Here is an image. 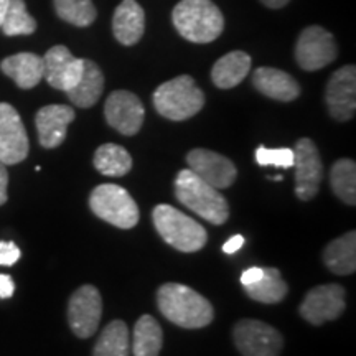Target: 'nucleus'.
I'll return each instance as SVG.
<instances>
[{"mask_svg": "<svg viewBox=\"0 0 356 356\" xmlns=\"http://www.w3.org/2000/svg\"><path fill=\"white\" fill-rule=\"evenodd\" d=\"M157 305L163 317L181 328H204L215 318L210 300L184 284H163L157 291Z\"/></svg>", "mask_w": 356, "mask_h": 356, "instance_id": "1", "label": "nucleus"}, {"mask_svg": "<svg viewBox=\"0 0 356 356\" xmlns=\"http://www.w3.org/2000/svg\"><path fill=\"white\" fill-rule=\"evenodd\" d=\"M172 22L191 43H211L225 30V17L211 0H181L173 8Z\"/></svg>", "mask_w": 356, "mask_h": 356, "instance_id": "2", "label": "nucleus"}, {"mask_svg": "<svg viewBox=\"0 0 356 356\" xmlns=\"http://www.w3.org/2000/svg\"><path fill=\"white\" fill-rule=\"evenodd\" d=\"M175 197L195 215L202 216L211 225H225L229 218L226 198L215 186L208 185L190 168L180 170L175 178Z\"/></svg>", "mask_w": 356, "mask_h": 356, "instance_id": "3", "label": "nucleus"}, {"mask_svg": "<svg viewBox=\"0 0 356 356\" xmlns=\"http://www.w3.org/2000/svg\"><path fill=\"white\" fill-rule=\"evenodd\" d=\"M157 113L168 121H186L197 115L204 106V95L188 74H181L160 84L154 92Z\"/></svg>", "mask_w": 356, "mask_h": 356, "instance_id": "4", "label": "nucleus"}, {"mask_svg": "<svg viewBox=\"0 0 356 356\" xmlns=\"http://www.w3.org/2000/svg\"><path fill=\"white\" fill-rule=\"evenodd\" d=\"M152 220L163 241L180 252H197L208 241L207 229L200 222L170 204H157L152 211Z\"/></svg>", "mask_w": 356, "mask_h": 356, "instance_id": "5", "label": "nucleus"}, {"mask_svg": "<svg viewBox=\"0 0 356 356\" xmlns=\"http://www.w3.org/2000/svg\"><path fill=\"white\" fill-rule=\"evenodd\" d=\"M89 208L115 228L131 229L139 222V207L129 191L119 185H97L89 195Z\"/></svg>", "mask_w": 356, "mask_h": 356, "instance_id": "6", "label": "nucleus"}, {"mask_svg": "<svg viewBox=\"0 0 356 356\" xmlns=\"http://www.w3.org/2000/svg\"><path fill=\"white\" fill-rule=\"evenodd\" d=\"M233 340L243 356H279L284 348V338L279 330L252 318L236 322Z\"/></svg>", "mask_w": 356, "mask_h": 356, "instance_id": "7", "label": "nucleus"}, {"mask_svg": "<svg viewBox=\"0 0 356 356\" xmlns=\"http://www.w3.org/2000/svg\"><path fill=\"white\" fill-rule=\"evenodd\" d=\"M338 47L323 26L310 25L302 30L296 44V60L302 70L318 71L337 60Z\"/></svg>", "mask_w": 356, "mask_h": 356, "instance_id": "8", "label": "nucleus"}, {"mask_svg": "<svg viewBox=\"0 0 356 356\" xmlns=\"http://www.w3.org/2000/svg\"><path fill=\"white\" fill-rule=\"evenodd\" d=\"M293 167H296V197L309 202L318 193L323 178V163L314 140L299 139L293 149Z\"/></svg>", "mask_w": 356, "mask_h": 356, "instance_id": "9", "label": "nucleus"}, {"mask_svg": "<svg viewBox=\"0 0 356 356\" xmlns=\"http://www.w3.org/2000/svg\"><path fill=\"white\" fill-rule=\"evenodd\" d=\"M346 291L338 284H325L307 292L300 304L302 318L312 325L337 320L345 312Z\"/></svg>", "mask_w": 356, "mask_h": 356, "instance_id": "10", "label": "nucleus"}, {"mask_svg": "<svg viewBox=\"0 0 356 356\" xmlns=\"http://www.w3.org/2000/svg\"><path fill=\"white\" fill-rule=\"evenodd\" d=\"M102 315L101 293L95 286H83L68 302V323L78 338H89L97 332Z\"/></svg>", "mask_w": 356, "mask_h": 356, "instance_id": "11", "label": "nucleus"}, {"mask_svg": "<svg viewBox=\"0 0 356 356\" xmlns=\"http://www.w3.org/2000/svg\"><path fill=\"white\" fill-rule=\"evenodd\" d=\"M30 142L20 114L8 102H0V163L15 165L29 155Z\"/></svg>", "mask_w": 356, "mask_h": 356, "instance_id": "12", "label": "nucleus"}, {"mask_svg": "<svg viewBox=\"0 0 356 356\" xmlns=\"http://www.w3.org/2000/svg\"><path fill=\"white\" fill-rule=\"evenodd\" d=\"M328 113L335 121L346 122L356 113V68L355 65L341 66L328 79L325 91Z\"/></svg>", "mask_w": 356, "mask_h": 356, "instance_id": "13", "label": "nucleus"}, {"mask_svg": "<svg viewBox=\"0 0 356 356\" xmlns=\"http://www.w3.org/2000/svg\"><path fill=\"white\" fill-rule=\"evenodd\" d=\"M104 115L109 126L122 136H136L144 124L145 109L134 92L119 89L106 99Z\"/></svg>", "mask_w": 356, "mask_h": 356, "instance_id": "14", "label": "nucleus"}, {"mask_svg": "<svg viewBox=\"0 0 356 356\" xmlns=\"http://www.w3.org/2000/svg\"><path fill=\"white\" fill-rule=\"evenodd\" d=\"M190 170L215 188H229L236 181L238 170L236 165L225 155L208 149H193L186 155Z\"/></svg>", "mask_w": 356, "mask_h": 356, "instance_id": "15", "label": "nucleus"}, {"mask_svg": "<svg viewBox=\"0 0 356 356\" xmlns=\"http://www.w3.org/2000/svg\"><path fill=\"white\" fill-rule=\"evenodd\" d=\"M83 61L63 44H56L43 56V78L58 91H70L81 78Z\"/></svg>", "mask_w": 356, "mask_h": 356, "instance_id": "16", "label": "nucleus"}, {"mask_svg": "<svg viewBox=\"0 0 356 356\" xmlns=\"http://www.w3.org/2000/svg\"><path fill=\"white\" fill-rule=\"evenodd\" d=\"M74 109L65 104L44 106L35 115L40 145L44 149H56L66 139L68 126L74 121Z\"/></svg>", "mask_w": 356, "mask_h": 356, "instance_id": "17", "label": "nucleus"}, {"mask_svg": "<svg viewBox=\"0 0 356 356\" xmlns=\"http://www.w3.org/2000/svg\"><path fill=\"white\" fill-rule=\"evenodd\" d=\"M252 86L261 95L280 102H291L300 96L299 83L286 71L262 66L252 73Z\"/></svg>", "mask_w": 356, "mask_h": 356, "instance_id": "18", "label": "nucleus"}, {"mask_svg": "<svg viewBox=\"0 0 356 356\" xmlns=\"http://www.w3.org/2000/svg\"><path fill=\"white\" fill-rule=\"evenodd\" d=\"M114 37L124 47L139 43L145 32L144 8L136 0H122L114 10L113 17Z\"/></svg>", "mask_w": 356, "mask_h": 356, "instance_id": "19", "label": "nucleus"}, {"mask_svg": "<svg viewBox=\"0 0 356 356\" xmlns=\"http://www.w3.org/2000/svg\"><path fill=\"white\" fill-rule=\"evenodd\" d=\"M0 70L20 89H32L43 79V58L35 53H17L2 60Z\"/></svg>", "mask_w": 356, "mask_h": 356, "instance_id": "20", "label": "nucleus"}, {"mask_svg": "<svg viewBox=\"0 0 356 356\" xmlns=\"http://www.w3.org/2000/svg\"><path fill=\"white\" fill-rule=\"evenodd\" d=\"M104 91V74L95 61H83V73L78 83L70 91H66L68 99L78 108H92Z\"/></svg>", "mask_w": 356, "mask_h": 356, "instance_id": "21", "label": "nucleus"}, {"mask_svg": "<svg viewBox=\"0 0 356 356\" xmlns=\"http://www.w3.org/2000/svg\"><path fill=\"white\" fill-rule=\"evenodd\" d=\"M251 56L244 51H229L213 65L211 79L216 88L231 89L243 83L251 70Z\"/></svg>", "mask_w": 356, "mask_h": 356, "instance_id": "22", "label": "nucleus"}, {"mask_svg": "<svg viewBox=\"0 0 356 356\" xmlns=\"http://www.w3.org/2000/svg\"><path fill=\"white\" fill-rule=\"evenodd\" d=\"M323 262L337 275H350L356 270V233L350 231L333 239L323 249Z\"/></svg>", "mask_w": 356, "mask_h": 356, "instance_id": "23", "label": "nucleus"}, {"mask_svg": "<svg viewBox=\"0 0 356 356\" xmlns=\"http://www.w3.org/2000/svg\"><path fill=\"white\" fill-rule=\"evenodd\" d=\"M163 345V333L160 323L152 315H142L136 322L132 333L134 356H159Z\"/></svg>", "mask_w": 356, "mask_h": 356, "instance_id": "24", "label": "nucleus"}, {"mask_svg": "<svg viewBox=\"0 0 356 356\" xmlns=\"http://www.w3.org/2000/svg\"><path fill=\"white\" fill-rule=\"evenodd\" d=\"M244 291L252 300L261 304H279L286 299L289 287L282 274L275 267H262V277L251 286L244 287Z\"/></svg>", "mask_w": 356, "mask_h": 356, "instance_id": "25", "label": "nucleus"}, {"mask_svg": "<svg viewBox=\"0 0 356 356\" xmlns=\"http://www.w3.org/2000/svg\"><path fill=\"white\" fill-rule=\"evenodd\" d=\"M129 351H131V333L126 322L113 320L101 332L92 350V356H129Z\"/></svg>", "mask_w": 356, "mask_h": 356, "instance_id": "26", "label": "nucleus"}, {"mask_svg": "<svg viewBox=\"0 0 356 356\" xmlns=\"http://www.w3.org/2000/svg\"><path fill=\"white\" fill-rule=\"evenodd\" d=\"M92 162H95L96 170L106 177H122L132 168L131 154L118 144L97 147Z\"/></svg>", "mask_w": 356, "mask_h": 356, "instance_id": "27", "label": "nucleus"}, {"mask_svg": "<svg viewBox=\"0 0 356 356\" xmlns=\"http://www.w3.org/2000/svg\"><path fill=\"white\" fill-rule=\"evenodd\" d=\"M330 185L333 193L341 202L355 207L356 204V163L351 159H340L332 165Z\"/></svg>", "mask_w": 356, "mask_h": 356, "instance_id": "28", "label": "nucleus"}, {"mask_svg": "<svg viewBox=\"0 0 356 356\" xmlns=\"http://www.w3.org/2000/svg\"><path fill=\"white\" fill-rule=\"evenodd\" d=\"M56 15L74 26H89L97 12L92 0H53Z\"/></svg>", "mask_w": 356, "mask_h": 356, "instance_id": "29", "label": "nucleus"}, {"mask_svg": "<svg viewBox=\"0 0 356 356\" xmlns=\"http://www.w3.org/2000/svg\"><path fill=\"white\" fill-rule=\"evenodd\" d=\"M0 29L7 37H20V35H32L37 30V22L29 10L24 0H10L6 19Z\"/></svg>", "mask_w": 356, "mask_h": 356, "instance_id": "30", "label": "nucleus"}, {"mask_svg": "<svg viewBox=\"0 0 356 356\" xmlns=\"http://www.w3.org/2000/svg\"><path fill=\"white\" fill-rule=\"evenodd\" d=\"M256 162L261 167L274 165L277 168H291L293 167V150L282 147V149H266L261 145L256 150Z\"/></svg>", "mask_w": 356, "mask_h": 356, "instance_id": "31", "label": "nucleus"}, {"mask_svg": "<svg viewBox=\"0 0 356 356\" xmlns=\"http://www.w3.org/2000/svg\"><path fill=\"white\" fill-rule=\"evenodd\" d=\"M19 246L12 241H0V266H13L20 259Z\"/></svg>", "mask_w": 356, "mask_h": 356, "instance_id": "32", "label": "nucleus"}, {"mask_svg": "<svg viewBox=\"0 0 356 356\" xmlns=\"http://www.w3.org/2000/svg\"><path fill=\"white\" fill-rule=\"evenodd\" d=\"M15 292V284L8 274H0V299H10Z\"/></svg>", "mask_w": 356, "mask_h": 356, "instance_id": "33", "label": "nucleus"}, {"mask_svg": "<svg viewBox=\"0 0 356 356\" xmlns=\"http://www.w3.org/2000/svg\"><path fill=\"white\" fill-rule=\"evenodd\" d=\"M262 277V267H249L248 270H244L241 275V284L244 287L251 286V284L257 282Z\"/></svg>", "mask_w": 356, "mask_h": 356, "instance_id": "34", "label": "nucleus"}, {"mask_svg": "<svg viewBox=\"0 0 356 356\" xmlns=\"http://www.w3.org/2000/svg\"><path fill=\"white\" fill-rule=\"evenodd\" d=\"M7 186H8V172H7V165L0 163V207L8 200V193H7Z\"/></svg>", "mask_w": 356, "mask_h": 356, "instance_id": "35", "label": "nucleus"}, {"mask_svg": "<svg viewBox=\"0 0 356 356\" xmlns=\"http://www.w3.org/2000/svg\"><path fill=\"white\" fill-rule=\"evenodd\" d=\"M243 244H244V236L236 234L222 244V252H226V254H234L236 251H239V249L243 248Z\"/></svg>", "mask_w": 356, "mask_h": 356, "instance_id": "36", "label": "nucleus"}, {"mask_svg": "<svg viewBox=\"0 0 356 356\" xmlns=\"http://www.w3.org/2000/svg\"><path fill=\"white\" fill-rule=\"evenodd\" d=\"M261 2L269 8H282L286 7L291 0H261Z\"/></svg>", "mask_w": 356, "mask_h": 356, "instance_id": "37", "label": "nucleus"}, {"mask_svg": "<svg viewBox=\"0 0 356 356\" xmlns=\"http://www.w3.org/2000/svg\"><path fill=\"white\" fill-rule=\"evenodd\" d=\"M8 3H10V0H0V26H2L3 19H6Z\"/></svg>", "mask_w": 356, "mask_h": 356, "instance_id": "38", "label": "nucleus"}, {"mask_svg": "<svg viewBox=\"0 0 356 356\" xmlns=\"http://www.w3.org/2000/svg\"><path fill=\"white\" fill-rule=\"evenodd\" d=\"M273 180H275V181H280V180H282V177H280V175H275V177H273Z\"/></svg>", "mask_w": 356, "mask_h": 356, "instance_id": "39", "label": "nucleus"}]
</instances>
